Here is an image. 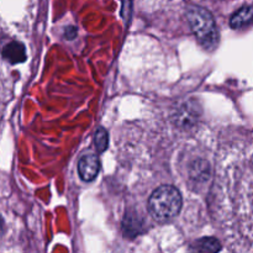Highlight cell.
I'll return each instance as SVG.
<instances>
[{"label":"cell","mask_w":253,"mask_h":253,"mask_svg":"<svg viewBox=\"0 0 253 253\" xmlns=\"http://www.w3.org/2000/svg\"><path fill=\"white\" fill-rule=\"evenodd\" d=\"M236 150L222 169L227 198L224 225L232 251L253 253V138Z\"/></svg>","instance_id":"6da1fadb"},{"label":"cell","mask_w":253,"mask_h":253,"mask_svg":"<svg viewBox=\"0 0 253 253\" xmlns=\"http://www.w3.org/2000/svg\"><path fill=\"white\" fill-rule=\"evenodd\" d=\"M182 195L177 188L163 185L157 188L148 199V212L158 222H169L182 209Z\"/></svg>","instance_id":"7a4b0ae2"},{"label":"cell","mask_w":253,"mask_h":253,"mask_svg":"<svg viewBox=\"0 0 253 253\" xmlns=\"http://www.w3.org/2000/svg\"><path fill=\"white\" fill-rule=\"evenodd\" d=\"M185 16L198 42L207 49L215 48L219 42V32L210 11L198 5H190Z\"/></svg>","instance_id":"3957f363"},{"label":"cell","mask_w":253,"mask_h":253,"mask_svg":"<svg viewBox=\"0 0 253 253\" xmlns=\"http://www.w3.org/2000/svg\"><path fill=\"white\" fill-rule=\"evenodd\" d=\"M100 168V161L95 155H86L79 160L78 173L84 182H91L96 178Z\"/></svg>","instance_id":"277c9868"},{"label":"cell","mask_w":253,"mask_h":253,"mask_svg":"<svg viewBox=\"0 0 253 253\" xmlns=\"http://www.w3.org/2000/svg\"><path fill=\"white\" fill-rule=\"evenodd\" d=\"M221 244L215 237H202L189 246L190 253H219Z\"/></svg>","instance_id":"5b68a950"},{"label":"cell","mask_w":253,"mask_h":253,"mask_svg":"<svg viewBox=\"0 0 253 253\" xmlns=\"http://www.w3.org/2000/svg\"><path fill=\"white\" fill-rule=\"evenodd\" d=\"M253 21V7L252 6H244L240 10H237L232 15L230 20V25L232 29H241V27L247 26Z\"/></svg>","instance_id":"8992f818"},{"label":"cell","mask_w":253,"mask_h":253,"mask_svg":"<svg viewBox=\"0 0 253 253\" xmlns=\"http://www.w3.org/2000/svg\"><path fill=\"white\" fill-rule=\"evenodd\" d=\"M108 143H109L108 132H106L105 128L99 127L98 130H96V133H95L96 151H98L99 153H103L104 151L108 148Z\"/></svg>","instance_id":"52a82bcc"},{"label":"cell","mask_w":253,"mask_h":253,"mask_svg":"<svg viewBox=\"0 0 253 253\" xmlns=\"http://www.w3.org/2000/svg\"><path fill=\"white\" fill-rule=\"evenodd\" d=\"M76 34H77L76 27H68V29H67V31H66L67 39H69V40L73 39V37L76 36Z\"/></svg>","instance_id":"ba28073f"}]
</instances>
